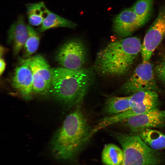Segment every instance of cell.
Wrapping results in <instances>:
<instances>
[{
  "label": "cell",
  "instance_id": "obj_1",
  "mask_svg": "<svg viewBox=\"0 0 165 165\" xmlns=\"http://www.w3.org/2000/svg\"><path fill=\"white\" fill-rule=\"evenodd\" d=\"M91 130L78 108L66 117L52 140L51 151L54 157L61 160L76 158L90 138Z\"/></svg>",
  "mask_w": 165,
  "mask_h": 165
},
{
  "label": "cell",
  "instance_id": "obj_2",
  "mask_svg": "<svg viewBox=\"0 0 165 165\" xmlns=\"http://www.w3.org/2000/svg\"><path fill=\"white\" fill-rule=\"evenodd\" d=\"M142 44L137 37L122 38L108 43L97 54L94 67L101 74L122 76L129 69L141 52Z\"/></svg>",
  "mask_w": 165,
  "mask_h": 165
},
{
  "label": "cell",
  "instance_id": "obj_3",
  "mask_svg": "<svg viewBox=\"0 0 165 165\" xmlns=\"http://www.w3.org/2000/svg\"><path fill=\"white\" fill-rule=\"evenodd\" d=\"M91 68L72 70L63 67L52 68L51 88L52 94L62 103L69 106L83 101L92 83Z\"/></svg>",
  "mask_w": 165,
  "mask_h": 165
},
{
  "label": "cell",
  "instance_id": "obj_4",
  "mask_svg": "<svg viewBox=\"0 0 165 165\" xmlns=\"http://www.w3.org/2000/svg\"><path fill=\"white\" fill-rule=\"evenodd\" d=\"M114 136L122 148L123 158L120 165H158L161 153L147 145L139 135L114 132Z\"/></svg>",
  "mask_w": 165,
  "mask_h": 165
},
{
  "label": "cell",
  "instance_id": "obj_5",
  "mask_svg": "<svg viewBox=\"0 0 165 165\" xmlns=\"http://www.w3.org/2000/svg\"><path fill=\"white\" fill-rule=\"evenodd\" d=\"M87 58L85 46L78 39L65 43L59 49L56 57V61L62 67L72 70L83 68Z\"/></svg>",
  "mask_w": 165,
  "mask_h": 165
},
{
  "label": "cell",
  "instance_id": "obj_6",
  "mask_svg": "<svg viewBox=\"0 0 165 165\" xmlns=\"http://www.w3.org/2000/svg\"><path fill=\"white\" fill-rule=\"evenodd\" d=\"M121 89L127 94H133L142 91H155L156 83L152 66L149 61H142L138 65Z\"/></svg>",
  "mask_w": 165,
  "mask_h": 165
},
{
  "label": "cell",
  "instance_id": "obj_7",
  "mask_svg": "<svg viewBox=\"0 0 165 165\" xmlns=\"http://www.w3.org/2000/svg\"><path fill=\"white\" fill-rule=\"evenodd\" d=\"M165 37V6L147 31L142 43L143 62L149 61L153 52Z\"/></svg>",
  "mask_w": 165,
  "mask_h": 165
},
{
  "label": "cell",
  "instance_id": "obj_8",
  "mask_svg": "<svg viewBox=\"0 0 165 165\" xmlns=\"http://www.w3.org/2000/svg\"><path fill=\"white\" fill-rule=\"evenodd\" d=\"M30 67L32 73L33 91L44 94L50 89L52 68L42 56L37 55L24 60Z\"/></svg>",
  "mask_w": 165,
  "mask_h": 165
},
{
  "label": "cell",
  "instance_id": "obj_9",
  "mask_svg": "<svg viewBox=\"0 0 165 165\" xmlns=\"http://www.w3.org/2000/svg\"><path fill=\"white\" fill-rule=\"evenodd\" d=\"M148 20L138 16L131 7L127 8L114 18L113 31L116 35L120 38L130 37Z\"/></svg>",
  "mask_w": 165,
  "mask_h": 165
},
{
  "label": "cell",
  "instance_id": "obj_10",
  "mask_svg": "<svg viewBox=\"0 0 165 165\" xmlns=\"http://www.w3.org/2000/svg\"><path fill=\"white\" fill-rule=\"evenodd\" d=\"M122 123L134 132L145 129L160 127L165 124V110L156 108L131 117Z\"/></svg>",
  "mask_w": 165,
  "mask_h": 165
},
{
  "label": "cell",
  "instance_id": "obj_11",
  "mask_svg": "<svg viewBox=\"0 0 165 165\" xmlns=\"http://www.w3.org/2000/svg\"><path fill=\"white\" fill-rule=\"evenodd\" d=\"M13 86L26 99H29L33 91L31 70L24 60L17 67L13 77Z\"/></svg>",
  "mask_w": 165,
  "mask_h": 165
},
{
  "label": "cell",
  "instance_id": "obj_12",
  "mask_svg": "<svg viewBox=\"0 0 165 165\" xmlns=\"http://www.w3.org/2000/svg\"><path fill=\"white\" fill-rule=\"evenodd\" d=\"M28 36L27 25L23 15H20L10 27L8 32V42L12 45L13 53L17 55L23 48Z\"/></svg>",
  "mask_w": 165,
  "mask_h": 165
},
{
  "label": "cell",
  "instance_id": "obj_13",
  "mask_svg": "<svg viewBox=\"0 0 165 165\" xmlns=\"http://www.w3.org/2000/svg\"><path fill=\"white\" fill-rule=\"evenodd\" d=\"M158 104L147 103L135 105L128 110L118 114L105 117L102 120L103 126L107 127L119 123H122L128 119L157 108Z\"/></svg>",
  "mask_w": 165,
  "mask_h": 165
},
{
  "label": "cell",
  "instance_id": "obj_14",
  "mask_svg": "<svg viewBox=\"0 0 165 165\" xmlns=\"http://www.w3.org/2000/svg\"><path fill=\"white\" fill-rule=\"evenodd\" d=\"M143 141L152 149L159 151L165 149V135L151 128L145 129L139 132Z\"/></svg>",
  "mask_w": 165,
  "mask_h": 165
},
{
  "label": "cell",
  "instance_id": "obj_15",
  "mask_svg": "<svg viewBox=\"0 0 165 165\" xmlns=\"http://www.w3.org/2000/svg\"><path fill=\"white\" fill-rule=\"evenodd\" d=\"M26 8L29 23L34 26L42 24L50 11L42 2L28 4Z\"/></svg>",
  "mask_w": 165,
  "mask_h": 165
},
{
  "label": "cell",
  "instance_id": "obj_16",
  "mask_svg": "<svg viewBox=\"0 0 165 165\" xmlns=\"http://www.w3.org/2000/svg\"><path fill=\"white\" fill-rule=\"evenodd\" d=\"M123 158L122 149L113 144L105 145L101 154V160L105 165H120Z\"/></svg>",
  "mask_w": 165,
  "mask_h": 165
},
{
  "label": "cell",
  "instance_id": "obj_17",
  "mask_svg": "<svg viewBox=\"0 0 165 165\" xmlns=\"http://www.w3.org/2000/svg\"><path fill=\"white\" fill-rule=\"evenodd\" d=\"M130 96H114L109 98L105 103L104 108L105 112L108 114L113 115L128 110L130 107Z\"/></svg>",
  "mask_w": 165,
  "mask_h": 165
},
{
  "label": "cell",
  "instance_id": "obj_18",
  "mask_svg": "<svg viewBox=\"0 0 165 165\" xmlns=\"http://www.w3.org/2000/svg\"><path fill=\"white\" fill-rule=\"evenodd\" d=\"M76 26L74 22L50 11L42 24L39 31L42 32L51 28L61 27L73 28Z\"/></svg>",
  "mask_w": 165,
  "mask_h": 165
},
{
  "label": "cell",
  "instance_id": "obj_19",
  "mask_svg": "<svg viewBox=\"0 0 165 165\" xmlns=\"http://www.w3.org/2000/svg\"><path fill=\"white\" fill-rule=\"evenodd\" d=\"M28 36L23 47V55L28 57L35 53L38 49L40 37L38 33L31 26L27 25Z\"/></svg>",
  "mask_w": 165,
  "mask_h": 165
},
{
  "label": "cell",
  "instance_id": "obj_20",
  "mask_svg": "<svg viewBox=\"0 0 165 165\" xmlns=\"http://www.w3.org/2000/svg\"><path fill=\"white\" fill-rule=\"evenodd\" d=\"M154 0H137L131 7L139 16L148 20L150 17Z\"/></svg>",
  "mask_w": 165,
  "mask_h": 165
},
{
  "label": "cell",
  "instance_id": "obj_21",
  "mask_svg": "<svg viewBox=\"0 0 165 165\" xmlns=\"http://www.w3.org/2000/svg\"><path fill=\"white\" fill-rule=\"evenodd\" d=\"M156 72L159 78L165 83V58L157 65Z\"/></svg>",
  "mask_w": 165,
  "mask_h": 165
},
{
  "label": "cell",
  "instance_id": "obj_22",
  "mask_svg": "<svg viewBox=\"0 0 165 165\" xmlns=\"http://www.w3.org/2000/svg\"><path fill=\"white\" fill-rule=\"evenodd\" d=\"M0 75L1 76L5 69L6 63L4 59L1 57L0 58Z\"/></svg>",
  "mask_w": 165,
  "mask_h": 165
}]
</instances>
